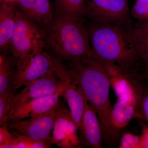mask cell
Wrapping results in <instances>:
<instances>
[{
	"label": "cell",
	"mask_w": 148,
	"mask_h": 148,
	"mask_svg": "<svg viewBox=\"0 0 148 148\" xmlns=\"http://www.w3.org/2000/svg\"><path fill=\"white\" fill-rule=\"evenodd\" d=\"M86 27L92 51L102 63L115 64L130 78L143 79L148 64L139 57L125 29L91 21Z\"/></svg>",
	"instance_id": "obj_1"
},
{
	"label": "cell",
	"mask_w": 148,
	"mask_h": 148,
	"mask_svg": "<svg viewBox=\"0 0 148 148\" xmlns=\"http://www.w3.org/2000/svg\"><path fill=\"white\" fill-rule=\"evenodd\" d=\"M65 64L96 111L101 122L103 137L113 141L118 133L111 121L112 108L110 97V79L101 61L97 58L73 59Z\"/></svg>",
	"instance_id": "obj_2"
},
{
	"label": "cell",
	"mask_w": 148,
	"mask_h": 148,
	"mask_svg": "<svg viewBox=\"0 0 148 148\" xmlns=\"http://www.w3.org/2000/svg\"><path fill=\"white\" fill-rule=\"evenodd\" d=\"M84 23L56 13L44 30L45 38L56 57L66 61L97 58Z\"/></svg>",
	"instance_id": "obj_3"
},
{
	"label": "cell",
	"mask_w": 148,
	"mask_h": 148,
	"mask_svg": "<svg viewBox=\"0 0 148 148\" xmlns=\"http://www.w3.org/2000/svg\"><path fill=\"white\" fill-rule=\"evenodd\" d=\"M16 8V17L10 46L16 61L27 58L36 50L43 49V30Z\"/></svg>",
	"instance_id": "obj_4"
},
{
	"label": "cell",
	"mask_w": 148,
	"mask_h": 148,
	"mask_svg": "<svg viewBox=\"0 0 148 148\" xmlns=\"http://www.w3.org/2000/svg\"><path fill=\"white\" fill-rule=\"evenodd\" d=\"M87 18L90 21L127 29L132 20L127 0H87Z\"/></svg>",
	"instance_id": "obj_5"
},
{
	"label": "cell",
	"mask_w": 148,
	"mask_h": 148,
	"mask_svg": "<svg viewBox=\"0 0 148 148\" xmlns=\"http://www.w3.org/2000/svg\"><path fill=\"white\" fill-rule=\"evenodd\" d=\"M54 69L64 87L65 98L77 128L79 129L83 114L88 101L80 87L65 64L56 56L51 55Z\"/></svg>",
	"instance_id": "obj_6"
},
{
	"label": "cell",
	"mask_w": 148,
	"mask_h": 148,
	"mask_svg": "<svg viewBox=\"0 0 148 148\" xmlns=\"http://www.w3.org/2000/svg\"><path fill=\"white\" fill-rule=\"evenodd\" d=\"M16 65L13 81L15 89L34 81L54 68L51 55L43 49L36 50L27 58L16 61Z\"/></svg>",
	"instance_id": "obj_7"
},
{
	"label": "cell",
	"mask_w": 148,
	"mask_h": 148,
	"mask_svg": "<svg viewBox=\"0 0 148 148\" xmlns=\"http://www.w3.org/2000/svg\"><path fill=\"white\" fill-rule=\"evenodd\" d=\"M59 92H64V87L53 68L15 94L10 100V111L18 104Z\"/></svg>",
	"instance_id": "obj_8"
},
{
	"label": "cell",
	"mask_w": 148,
	"mask_h": 148,
	"mask_svg": "<svg viewBox=\"0 0 148 148\" xmlns=\"http://www.w3.org/2000/svg\"><path fill=\"white\" fill-rule=\"evenodd\" d=\"M78 130L70 111L58 103L55 108L51 144L64 148L77 147L81 143Z\"/></svg>",
	"instance_id": "obj_9"
},
{
	"label": "cell",
	"mask_w": 148,
	"mask_h": 148,
	"mask_svg": "<svg viewBox=\"0 0 148 148\" xmlns=\"http://www.w3.org/2000/svg\"><path fill=\"white\" fill-rule=\"evenodd\" d=\"M56 107L47 112L27 120L8 122V128L32 140L51 144V132L54 125Z\"/></svg>",
	"instance_id": "obj_10"
},
{
	"label": "cell",
	"mask_w": 148,
	"mask_h": 148,
	"mask_svg": "<svg viewBox=\"0 0 148 148\" xmlns=\"http://www.w3.org/2000/svg\"><path fill=\"white\" fill-rule=\"evenodd\" d=\"M64 92H59L18 104L11 110L8 122L21 120L27 117H35L47 112L55 108L59 103Z\"/></svg>",
	"instance_id": "obj_11"
},
{
	"label": "cell",
	"mask_w": 148,
	"mask_h": 148,
	"mask_svg": "<svg viewBox=\"0 0 148 148\" xmlns=\"http://www.w3.org/2000/svg\"><path fill=\"white\" fill-rule=\"evenodd\" d=\"M78 130L81 143L87 147H101L103 135L101 122L95 109L88 102L84 111Z\"/></svg>",
	"instance_id": "obj_12"
},
{
	"label": "cell",
	"mask_w": 148,
	"mask_h": 148,
	"mask_svg": "<svg viewBox=\"0 0 148 148\" xmlns=\"http://www.w3.org/2000/svg\"><path fill=\"white\" fill-rule=\"evenodd\" d=\"M15 5L27 18L44 30L55 16L49 0H18Z\"/></svg>",
	"instance_id": "obj_13"
},
{
	"label": "cell",
	"mask_w": 148,
	"mask_h": 148,
	"mask_svg": "<svg viewBox=\"0 0 148 148\" xmlns=\"http://www.w3.org/2000/svg\"><path fill=\"white\" fill-rule=\"evenodd\" d=\"M110 79L118 98H125L138 101V93L130 79L119 67L110 63H102Z\"/></svg>",
	"instance_id": "obj_14"
},
{
	"label": "cell",
	"mask_w": 148,
	"mask_h": 148,
	"mask_svg": "<svg viewBox=\"0 0 148 148\" xmlns=\"http://www.w3.org/2000/svg\"><path fill=\"white\" fill-rule=\"evenodd\" d=\"M138 101L125 98H118L112 109L111 121L116 131L125 127L130 120L137 117Z\"/></svg>",
	"instance_id": "obj_15"
},
{
	"label": "cell",
	"mask_w": 148,
	"mask_h": 148,
	"mask_svg": "<svg viewBox=\"0 0 148 148\" xmlns=\"http://www.w3.org/2000/svg\"><path fill=\"white\" fill-rule=\"evenodd\" d=\"M125 30L139 57L148 64V20L134 21L132 27Z\"/></svg>",
	"instance_id": "obj_16"
},
{
	"label": "cell",
	"mask_w": 148,
	"mask_h": 148,
	"mask_svg": "<svg viewBox=\"0 0 148 148\" xmlns=\"http://www.w3.org/2000/svg\"><path fill=\"white\" fill-rule=\"evenodd\" d=\"M16 17V5L1 3L0 49L1 51H5L10 46Z\"/></svg>",
	"instance_id": "obj_17"
},
{
	"label": "cell",
	"mask_w": 148,
	"mask_h": 148,
	"mask_svg": "<svg viewBox=\"0 0 148 148\" xmlns=\"http://www.w3.org/2000/svg\"><path fill=\"white\" fill-rule=\"evenodd\" d=\"M56 13L84 23L87 18L85 0H53Z\"/></svg>",
	"instance_id": "obj_18"
},
{
	"label": "cell",
	"mask_w": 148,
	"mask_h": 148,
	"mask_svg": "<svg viewBox=\"0 0 148 148\" xmlns=\"http://www.w3.org/2000/svg\"><path fill=\"white\" fill-rule=\"evenodd\" d=\"M14 63L11 58L1 53L0 55V95L15 92L13 85Z\"/></svg>",
	"instance_id": "obj_19"
},
{
	"label": "cell",
	"mask_w": 148,
	"mask_h": 148,
	"mask_svg": "<svg viewBox=\"0 0 148 148\" xmlns=\"http://www.w3.org/2000/svg\"><path fill=\"white\" fill-rule=\"evenodd\" d=\"M138 92L137 118L145 121L148 125V81L143 79L138 83Z\"/></svg>",
	"instance_id": "obj_20"
},
{
	"label": "cell",
	"mask_w": 148,
	"mask_h": 148,
	"mask_svg": "<svg viewBox=\"0 0 148 148\" xmlns=\"http://www.w3.org/2000/svg\"><path fill=\"white\" fill-rule=\"evenodd\" d=\"M12 135V142L5 148H46L49 147L47 143L32 140L21 133Z\"/></svg>",
	"instance_id": "obj_21"
},
{
	"label": "cell",
	"mask_w": 148,
	"mask_h": 148,
	"mask_svg": "<svg viewBox=\"0 0 148 148\" xmlns=\"http://www.w3.org/2000/svg\"><path fill=\"white\" fill-rule=\"evenodd\" d=\"M15 92L0 95V125L8 127V116L10 112L11 99L15 95Z\"/></svg>",
	"instance_id": "obj_22"
},
{
	"label": "cell",
	"mask_w": 148,
	"mask_h": 148,
	"mask_svg": "<svg viewBox=\"0 0 148 148\" xmlns=\"http://www.w3.org/2000/svg\"><path fill=\"white\" fill-rule=\"evenodd\" d=\"M130 12L132 18L137 20H148V0H137Z\"/></svg>",
	"instance_id": "obj_23"
},
{
	"label": "cell",
	"mask_w": 148,
	"mask_h": 148,
	"mask_svg": "<svg viewBox=\"0 0 148 148\" xmlns=\"http://www.w3.org/2000/svg\"><path fill=\"white\" fill-rule=\"evenodd\" d=\"M120 148H141L140 136L126 132L122 135Z\"/></svg>",
	"instance_id": "obj_24"
},
{
	"label": "cell",
	"mask_w": 148,
	"mask_h": 148,
	"mask_svg": "<svg viewBox=\"0 0 148 148\" xmlns=\"http://www.w3.org/2000/svg\"><path fill=\"white\" fill-rule=\"evenodd\" d=\"M13 135L10 132L8 127L1 126L0 127V148H5L9 145L13 140Z\"/></svg>",
	"instance_id": "obj_25"
},
{
	"label": "cell",
	"mask_w": 148,
	"mask_h": 148,
	"mask_svg": "<svg viewBox=\"0 0 148 148\" xmlns=\"http://www.w3.org/2000/svg\"><path fill=\"white\" fill-rule=\"evenodd\" d=\"M142 123V134L140 135L141 148H148V125Z\"/></svg>",
	"instance_id": "obj_26"
},
{
	"label": "cell",
	"mask_w": 148,
	"mask_h": 148,
	"mask_svg": "<svg viewBox=\"0 0 148 148\" xmlns=\"http://www.w3.org/2000/svg\"><path fill=\"white\" fill-rule=\"evenodd\" d=\"M18 0H1V3H6L10 4L16 5Z\"/></svg>",
	"instance_id": "obj_27"
},
{
	"label": "cell",
	"mask_w": 148,
	"mask_h": 148,
	"mask_svg": "<svg viewBox=\"0 0 148 148\" xmlns=\"http://www.w3.org/2000/svg\"><path fill=\"white\" fill-rule=\"evenodd\" d=\"M143 78L148 81V64L146 66L143 73Z\"/></svg>",
	"instance_id": "obj_28"
},
{
	"label": "cell",
	"mask_w": 148,
	"mask_h": 148,
	"mask_svg": "<svg viewBox=\"0 0 148 148\" xmlns=\"http://www.w3.org/2000/svg\"><path fill=\"white\" fill-rule=\"evenodd\" d=\"M85 1H86V2H87V0H85Z\"/></svg>",
	"instance_id": "obj_29"
},
{
	"label": "cell",
	"mask_w": 148,
	"mask_h": 148,
	"mask_svg": "<svg viewBox=\"0 0 148 148\" xmlns=\"http://www.w3.org/2000/svg\"></svg>",
	"instance_id": "obj_30"
}]
</instances>
